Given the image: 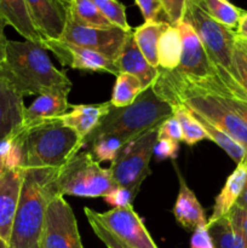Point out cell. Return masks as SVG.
Wrapping results in <instances>:
<instances>
[{"instance_id":"12","label":"cell","mask_w":247,"mask_h":248,"mask_svg":"<svg viewBox=\"0 0 247 248\" xmlns=\"http://www.w3.org/2000/svg\"><path fill=\"white\" fill-rule=\"evenodd\" d=\"M182 36V56L176 74L193 80L208 79L216 75L212 61L193 27L186 21L177 24Z\"/></svg>"},{"instance_id":"7","label":"cell","mask_w":247,"mask_h":248,"mask_svg":"<svg viewBox=\"0 0 247 248\" xmlns=\"http://www.w3.org/2000/svg\"><path fill=\"white\" fill-rule=\"evenodd\" d=\"M157 128L127 143L111 162L109 170L116 186L139 193L142 183L152 173L149 164L157 140Z\"/></svg>"},{"instance_id":"15","label":"cell","mask_w":247,"mask_h":248,"mask_svg":"<svg viewBox=\"0 0 247 248\" xmlns=\"http://www.w3.org/2000/svg\"><path fill=\"white\" fill-rule=\"evenodd\" d=\"M68 94V92H56L38 96L28 108H24L23 120L15 133L24 135L43 124L58 120L70 108Z\"/></svg>"},{"instance_id":"21","label":"cell","mask_w":247,"mask_h":248,"mask_svg":"<svg viewBox=\"0 0 247 248\" xmlns=\"http://www.w3.org/2000/svg\"><path fill=\"white\" fill-rule=\"evenodd\" d=\"M247 179V157L242 160L240 164H237L236 169L232 171V173L228 177L224 186L222 188L220 193L218 194L213 205L212 216L207 223L215 222L219 218L225 217L230 212L232 207L236 203L237 199L240 198L244 189L245 183Z\"/></svg>"},{"instance_id":"6","label":"cell","mask_w":247,"mask_h":248,"mask_svg":"<svg viewBox=\"0 0 247 248\" xmlns=\"http://www.w3.org/2000/svg\"><path fill=\"white\" fill-rule=\"evenodd\" d=\"M53 188L56 195L104 198L118 188L109 169L101 167L89 152L77 153L57 170Z\"/></svg>"},{"instance_id":"8","label":"cell","mask_w":247,"mask_h":248,"mask_svg":"<svg viewBox=\"0 0 247 248\" xmlns=\"http://www.w3.org/2000/svg\"><path fill=\"white\" fill-rule=\"evenodd\" d=\"M184 21L193 27L213 65H218L230 73L236 40L235 31L213 19L191 0L186 9Z\"/></svg>"},{"instance_id":"4","label":"cell","mask_w":247,"mask_h":248,"mask_svg":"<svg viewBox=\"0 0 247 248\" xmlns=\"http://www.w3.org/2000/svg\"><path fill=\"white\" fill-rule=\"evenodd\" d=\"M172 115V107L160 98L152 86L144 90L131 106L124 108L111 106L98 126L85 138L84 148L96 138L107 137L123 150L131 140L159 127Z\"/></svg>"},{"instance_id":"35","label":"cell","mask_w":247,"mask_h":248,"mask_svg":"<svg viewBox=\"0 0 247 248\" xmlns=\"http://www.w3.org/2000/svg\"><path fill=\"white\" fill-rule=\"evenodd\" d=\"M84 212H85V216L87 217V220H89L90 225H91L92 230H93V232L97 235V237H98L104 245H106L107 248H127L125 245L121 244V242L119 241L113 234H110V232H109L108 230H107L106 228H104L103 225H102L101 223L93 217V216H92L91 208L85 207Z\"/></svg>"},{"instance_id":"10","label":"cell","mask_w":247,"mask_h":248,"mask_svg":"<svg viewBox=\"0 0 247 248\" xmlns=\"http://www.w3.org/2000/svg\"><path fill=\"white\" fill-rule=\"evenodd\" d=\"M92 216L127 248H157L143 220L133 206L115 207L99 213L91 210Z\"/></svg>"},{"instance_id":"25","label":"cell","mask_w":247,"mask_h":248,"mask_svg":"<svg viewBox=\"0 0 247 248\" xmlns=\"http://www.w3.org/2000/svg\"><path fill=\"white\" fill-rule=\"evenodd\" d=\"M206 14L232 31H236L245 10L235 6L229 0H191Z\"/></svg>"},{"instance_id":"41","label":"cell","mask_w":247,"mask_h":248,"mask_svg":"<svg viewBox=\"0 0 247 248\" xmlns=\"http://www.w3.org/2000/svg\"><path fill=\"white\" fill-rule=\"evenodd\" d=\"M135 2L139 7L144 22L157 21L160 14L162 12L160 0H135Z\"/></svg>"},{"instance_id":"45","label":"cell","mask_w":247,"mask_h":248,"mask_svg":"<svg viewBox=\"0 0 247 248\" xmlns=\"http://www.w3.org/2000/svg\"><path fill=\"white\" fill-rule=\"evenodd\" d=\"M235 206H237L239 208H241V210L246 211L247 212V179H246V183H245L244 189H242L241 195H240V198L237 199Z\"/></svg>"},{"instance_id":"19","label":"cell","mask_w":247,"mask_h":248,"mask_svg":"<svg viewBox=\"0 0 247 248\" xmlns=\"http://www.w3.org/2000/svg\"><path fill=\"white\" fill-rule=\"evenodd\" d=\"M177 173H178L179 179V191L173 207V215L176 217V220L182 227L190 230H195L198 227L207 225L205 210L199 202L194 191L186 186L185 181L179 173V171H177Z\"/></svg>"},{"instance_id":"23","label":"cell","mask_w":247,"mask_h":248,"mask_svg":"<svg viewBox=\"0 0 247 248\" xmlns=\"http://www.w3.org/2000/svg\"><path fill=\"white\" fill-rule=\"evenodd\" d=\"M170 23L165 21H148L140 24L139 27L132 31L136 44L145 60L150 65L159 68V58H157V45L160 36L169 28Z\"/></svg>"},{"instance_id":"34","label":"cell","mask_w":247,"mask_h":248,"mask_svg":"<svg viewBox=\"0 0 247 248\" xmlns=\"http://www.w3.org/2000/svg\"><path fill=\"white\" fill-rule=\"evenodd\" d=\"M160 2L167 22L171 26H177L184 21L190 0H160Z\"/></svg>"},{"instance_id":"13","label":"cell","mask_w":247,"mask_h":248,"mask_svg":"<svg viewBox=\"0 0 247 248\" xmlns=\"http://www.w3.org/2000/svg\"><path fill=\"white\" fill-rule=\"evenodd\" d=\"M44 47L51 51L63 67L85 72H101L118 75L114 61L102 53L80 47L62 40H44Z\"/></svg>"},{"instance_id":"28","label":"cell","mask_w":247,"mask_h":248,"mask_svg":"<svg viewBox=\"0 0 247 248\" xmlns=\"http://www.w3.org/2000/svg\"><path fill=\"white\" fill-rule=\"evenodd\" d=\"M68 15L75 22L84 26L104 29L114 28L92 0H72L68 6Z\"/></svg>"},{"instance_id":"5","label":"cell","mask_w":247,"mask_h":248,"mask_svg":"<svg viewBox=\"0 0 247 248\" xmlns=\"http://www.w3.org/2000/svg\"><path fill=\"white\" fill-rule=\"evenodd\" d=\"M22 136L23 169L58 170L84 148L77 133L58 120L43 124Z\"/></svg>"},{"instance_id":"1","label":"cell","mask_w":247,"mask_h":248,"mask_svg":"<svg viewBox=\"0 0 247 248\" xmlns=\"http://www.w3.org/2000/svg\"><path fill=\"white\" fill-rule=\"evenodd\" d=\"M43 44L9 40L5 58L0 63V81L24 96H43L72 90L64 70L52 64Z\"/></svg>"},{"instance_id":"32","label":"cell","mask_w":247,"mask_h":248,"mask_svg":"<svg viewBox=\"0 0 247 248\" xmlns=\"http://www.w3.org/2000/svg\"><path fill=\"white\" fill-rule=\"evenodd\" d=\"M104 17L116 28L124 31H132L126 18V6L119 0H92Z\"/></svg>"},{"instance_id":"36","label":"cell","mask_w":247,"mask_h":248,"mask_svg":"<svg viewBox=\"0 0 247 248\" xmlns=\"http://www.w3.org/2000/svg\"><path fill=\"white\" fill-rule=\"evenodd\" d=\"M137 191L131 190V189L126 188H120L118 186L116 189H114L110 194H108L107 196H104V200L108 205H111L114 208L115 207H126V206L132 205L133 200L137 196Z\"/></svg>"},{"instance_id":"14","label":"cell","mask_w":247,"mask_h":248,"mask_svg":"<svg viewBox=\"0 0 247 248\" xmlns=\"http://www.w3.org/2000/svg\"><path fill=\"white\" fill-rule=\"evenodd\" d=\"M31 18L44 40H58L68 19V5L61 0H24Z\"/></svg>"},{"instance_id":"31","label":"cell","mask_w":247,"mask_h":248,"mask_svg":"<svg viewBox=\"0 0 247 248\" xmlns=\"http://www.w3.org/2000/svg\"><path fill=\"white\" fill-rule=\"evenodd\" d=\"M172 107L173 116L178 120L182 131V142L186 145H195L196 143L203 140H207L205 130L201 127L195 118L190 114V111L181 103H169Z\"/></svg>"},{"instance_id":"18","label":"cell","mask_w":247,"mask_h":248,"mask_svg":"<svg viewBox=\"0 0 247 248\" xmlns=\"http://www.w3.org/2000/svg\"><path fill=\"white\" fill-rule=\"evenodd\" d=\"M72 111L65 113L58 119L60 123L68 126L77 133L82 142L98 126L102 119L109 113L110 102L101 104H70Z\"/></svg>"},{"instance_id":"38","label":"cell","mask_w":247,"mask_h":248,"mask_svg":"<svg viewBox=\"0 0 247 248\" xmlns=\"http://www.w3.org/2000/svg\"><path fill=\"white\" fill-rule=\"evenodd\" d=\"M213 67H215L217 77L222 80V82L225 85V87L229 90L230 93L234 94L235 97L242 99V101H245L247 103V92L245 91L244 87H242L241 85H240L239 82L227 72V70H224L220 67H217V65H213Z\"/></svg>"},{"instance_id":"42","label":"cell","mask_w":247,"mask_h":248,"mask_svg":"<svg viewBox=\"0 0 247 248\" xmlns=\"http://www.w3.org/2000/svg\"><path fill=\"white\" fill-rule=\"evenodd\" d=\"M190 248H215L210 234H208L207 225L198 227L194 230V234L190 240Z\"/></svg>"},{"instance_id":"40","label":"cell","mask_w":247,"mask_h":248,"mask_svg":"<svg viewBox=\"0 0 247 248\" xmlns=\"http://www.w3.org/2000/svg\"><path fill=\"white\" fill-rule=\"evenodd\" d=\"M179 149V143L174 142V140H166V138H161V140H156V144L154 148V155L159 160L165 159H174L177 156V153Z\"/></svg>"},{"instance_id":"33","label":"cell","mask_w":247,"mask_h":248,"mask_svg":"<svg viewBox=\"0 0 247 248\" xmlns=\"http://www.w3.org/2000/svg\"><path fill=\"white\" fill-rule=\"evenodd\" d=\"M247 92V40L236 35L234 53H232V65L229 73Z\"/></svg>"},{"instance_id":"9","label":"cell","mask_w":247,"mask_h":248,"mask_svg":"<svg viewBox=\"0 0 247 248\" xmlns=\"http://www.w3.org/2000/svg\"><path fill=\"white\" fill-rule=\"evenodd\" d=\"M41 248H84L73 208L63 196L48 203Z\"/></svg>"},{"instance_id":"11","label":"cell","mask_w":247,"mask_h":248,"mask_svg":"<svg viewBox=\"0 0 247 248\" xmlns=\"http://www.w3.org/2000/svg\"><path fill=\"white\" fill-rule=\"evenodd\" d=\"M128 33L116 27L104 29L84 26L75 22L68 15L64 31L58 40L96 51L114 61V58L120 52Z\"/></svg>"},{"instance_id":"46","label":"cell","mask_w":247,"mask_h":248,"mask_svg":"<svg viewBox=\"0 0 247 248\" xmlns=\"http://www.w3.org/2000/svg\"><path fill=\"white\" fill-rule=\"evenodd\" d=\"M5 171H6V165H5L4 155L0 153V178H1V176L4 174Z\"/></svg>"},{"instance_id":"29","label":"cell","mask_w":247,"mask_h":248,"mask_svg":"<svg viewBox=\"0 0 247 248\" xmlns=\"http://www.w3.org/2000/svg\"><path fill=\"white\" fill-rule=\"evenodd\" d=\"M207 230L215 248H247L244 237L234 229L227 216L207 223Z\"/></svg>"},{"instance_id":"47","label":"cell","mask_w":247,"mask_h":248,"mask_svg":"<svg viewBox=\"0 0 247 248\" xmlns=\"http://www.w3.org/2000/svg\"><path fill=\"white\" fill-rule=\"evenodd\" d=\"M0 248H10V246L6 241H4V240L0 239Z\"/></svg>"},{"instance_id":"24","label":"cell","mask_w":247,"mask_h":248,"mask_svg":"<svg viewBox=\"0 0 247 248\" xmlns=\"http://www.w3.org/2000/svg\"><path fill=\"white\" fill-rule=\"evenodd\" d=\"M182 56V36L177 26H171L160 36L157 45L159 69L173 72L178 68Z\"/></svg>"},{"instance_id":"16","label":"cell","mask_w":247,"mask_h":248,"mask_svg":"<svg viewBox=\"0 0 247 248\" xmlns=\"http://www.w3.org/2000/svg\"><path fill=\"white\" fill-rule=\"evenodd\" d=\"M24 169H7L0 178V239L9 244L18 205Z\"/></svg>"},{"instance_id":"44","label":"cell","mask_w":247,"mask_h":248,"mask_svg":"<svg viewBox=\"0 0 247 248\" xmlns=\"http://www.w3.org/2000/svg\"><path fill=\"white\" fill-rule=\"evenodd\" d=\"M236 35L239 38L244 39V40H247V11L242 15V17L240 18L239 24H237V28L235 31Z\"/></svg>"},{"instance_id":"37","label":"cell","mask_w":247,"mask_h":248,"mask_svg":"<svg viewBox=\"0 0 247 248\" xmlns=\"http://www.w3.org/2000/svg\"><path fill=\"white\" fill-rule=\"evenodd\" d=\"M166 138V140L182 142V131L178 120L173 115L165 120L157 128V140Z\"/></svg>"},{"instance_id":"48","label":"cell","mask_w":247,"mask_h":248,"mask_svg":"<svg viewBox=\"0 0 247 248\" xmlns=\"http://www.w3.org/2000/svg\"><path fill=\"white\" fill-rule=\"evenodd\" d=\"M61 1H62L63 4H65V5H68V6H69V4L72 2V0H61Z\"/></svg>"},{"instance_id":"43","label":"cell","mask_w":247,"mask_h":248,"mask_svg":"<svg viewBox=\"0 0 247 248\" xmlns=\"http://www.w3.org/2000/svg\"><path fill=\"white\" fill-rule=\"evenodd\" d=\"M7 26V23L5 22V19L2 18L1 15H0V63L4 61L5 53H6V45H7V38L5 35V27Z\"/></svg>"},{"instance_id":"39","label":"cell","mask_w":247,"mask_h":248,"mask_svg":"<svg viewBox=\"0 0 247 248\" xmlns=\"http://www.w3.org/2000/svg\"><path fill=\"white\" fill-rule=\"evenodd\" d=\"M228 219L232 223L234 229L244 237V240L247 244V212L246 211L241 210L237 206L230 210V212L227 215Z\"/></svg>"},{"instance_id":"27","label":"cell","mask_w":247,"mask_h":248,"mask_svg":"<svg viewBox=\"0 0 247 248\" xmlns=\"http://www.w3.org/2000/svg\"><path fill=\"white\" fill-rule=\"evenodd\" d=\"M186 109L190 111L191 115L198 120V123L200 124L201 127L205 130L206 135H207V140H211L212 142H215L218 147L222 148V149L224 150L236 164H240L242 160L246 159L247 153L241 145L237 144V143L235 142L234 140H232L227 133H224L222 130H219L217 126H215L212 123H210V121H208L207 119L203 118L202 115H200L199 113H196V111L191 110V109L189 108Z\"/></svg>"},{"instance_id":"22","label":"cell","mask_w":247,"mask_h":248,"mask_svg":"<svg viewBox=\"0 0 247 248\" xmlns=\"http://www.w3.org/2000/svg\"><path fill=\"white\" fill-rule=\"evenodd\" d=\"M0 15L9 26L26 40L43 44V36L39 34L31 18L24 0H0Z\"/></svg>"},{"instance_id":"3","label":"cell","mask_w":247,"mask_h":248,"mask_svg":"<svg viewBox=\"0 0 247 248\" xmlns=\"http://www.w3.org/2000/svg\"><path fill=\"white\" fill-rule=\"evenodd\" d=\"M57 170L24 169L18 205L12 225L10 248H41L46 210L56 191Z\"/></svg>"},{"instance_id":"30","label":"cell","mask_w":247,"mask_h":248,"mask_svg":"<svg viewBox=\"0 0 247 248\" xmlns=\"http://www.w3.org/2000/svg\"><path fill=\"white\" fill-rule=\"evenodd\" d=\"M143 91L144 89L137 78L127 73H119L109 102L115 108H124L131 106Z\"/></svg>"},{"instance_id":"2","label":"cell","mask_w":247,"mask_h":248,"mask_svg":"<svg viewBox=\"0 0 247 248\" xmlns=\"http://www.w3.org/2000/svg\"><path fill=\"white\" fill-rule=\"evenodd\" d=\"M153 89L167 103H181L202 115L241 145L247 153V125L215 94L174 72L161 69H159V77Z\"/></svg>"},{"instance_id":"26","label":"cell","mask_w":247,"mask_h":248,"mask_svg":"<svg viewBox=\"0 0 247 248\" xmlns=\"http://www.w3.org/2000/svg\"><path fill=\"white\" fill-rule=\"evenodd\" d=\"M186 79L190 80L193 84L198 85L201 89L206 90V91L215 94L223 104H225L228 108L232 109L235 114H237V115L244 120V123L247 125V103L245 101H242V99L235 97L234 94L230 93L229 90L225 87V85L223 84L222 80L217 77V74H216L215 77L202 80H193L189 79V78H186Z\"/></svg>"},{"instance_id":"17","label":"cell","mask_w":247,"mask_h":248,"mask_svg":"<svg viewBox=\"0 0 247 248\" xmlns=\"http://www.w3.org/2000/svg\"><path fill=\"white\" fill-rule=\"evenodd\" d=\"M114 64L118 73H127L137 78L144 90L152 87L159 77V68L150 65L145 60L136 44L132 31L126 36L120 52L114 58Z\"/></svg>"},{"instance_id":"20","label":"cell","mask_w":247,"mask_h":248,"mask_svg":"<svg viewBox=\"0 0 247 248\" xmlns=\"http://www.w3.org/2000/svg\"><path fill=\"white\" fill-rule=\"evenodd\" d=\"M24 108L23 97L0 81V144L21 126Z\"/></svg>"}]
</instances>
